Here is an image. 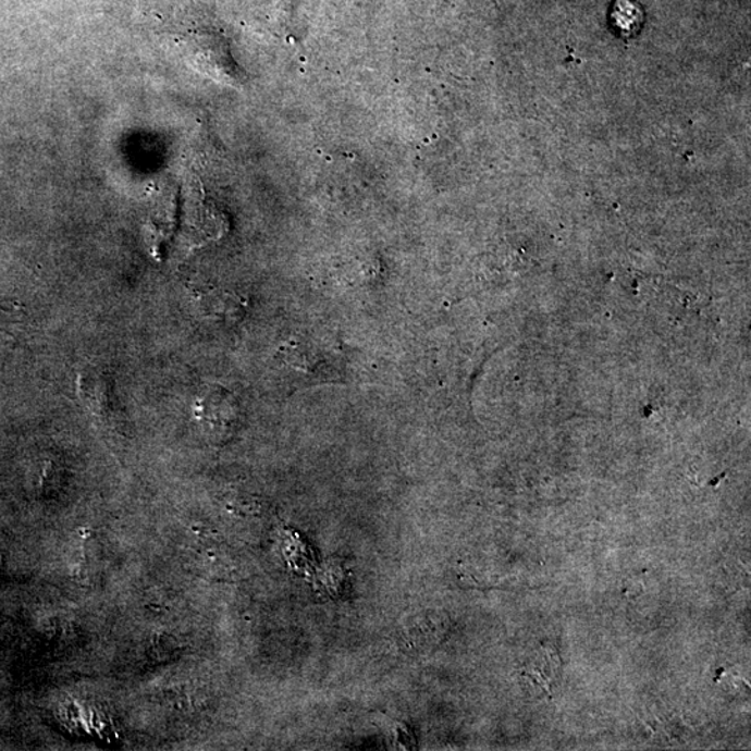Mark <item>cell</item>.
Here are the masks:
<instances>
[{
  "label": "cell",
  "instance_id": "6da1fadb",
  "mask_svg": "<svg viewBox=\"0 0 751 751\" xmlns=\"http://www.w3.org/2000/svg\"><path fill=\"white\" fill-rule=\"evenodd\" d=\"M185 57L195 70L217 82L239 85L243 75L230 57L227 47L212 37H195L185 44Z\"/></svg>",
  "mask_w": 751,
  "mask_h": 751
}]
</instances>
